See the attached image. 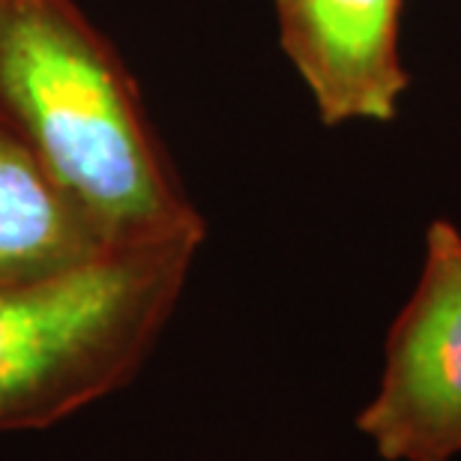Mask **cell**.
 <instances>
[{"label": "cell", "mask_w": 461, "mask_h": 461, "mask_svg": "<svg viewBox=\"0 0 461 461\" xmlns=\"http://www.w3.org/2000/svg\"><path fill=\"white\" fill-rule=\"evenodd\" d=\"M384 461L461 456V230L431 222L417 291L384 345V375L359 411Z\"/></svg>", "instance_id": "3957f363"}, {"label": "cell", "mask_w": 461, "mask_h": 461, "mask_svg": "<svg viewBox=\"0 0 461 461\" xmlns=\"http://www.w3.org/2000/svg\"><path fill=\"white\" fill-rule=\"evenodd\" d=\"M105 246L0 117V282L42 279L94 261Z\"/></svg>", "instance_id": "5b68a950"}, {"label": "cell", "mask_w": 461, "mask_h": 461, "mask_svg": "<svg viewBox=\"0 0 461 461\" xmlns=\"http://www.w3.org/2000/svg\"><path fill=\"white\" fill-rule=\"evenodd\" d=\"M204 234L114 246L0 282V431H36L132 381L174 315Z\"/></svg>", "instance_id": "7a4b0ae2"}, {"label": "cell", "mask_w": 461, "mask_h": 461, "mask_svg": "<svg viewBox=\"0 0 461 461\" xmlns=\"http://www.w3.org/2000/svg\"><path fill=\"white\" fill-rule=\"evenodd\" d=\"M9 4V0H0V13H4V6Z\"/></svg>", "instance_id": "8992f818"}, {"label": "cell", "mask_w": 461, "mask_h": 461, "mask_svg": "<svg viewBox=\"0 0 461 461\" xmlns=\"http://www.w3.org/2000/svg\"><path fill=\"white\" fill-rule=\"evenodd\" d=\"M288 60L327 126L395 117L408 72L399 60L402 0H273Z\"/></svg>", "instance_id": "277c9868"}, {"label": "cell", "mask_w": 461, "mask_h": 461, "mask_svg": "<svg viewBox=\"0 0 461 461\" xmlns=\"http://www.w3.org/2000/svg\"><path fill=\"white\" fill-rule=\"evenodd\" d=\"M0 117L105 246L204 234L126 63L76 0L4 6Z\"/></svg>", "instance_id": "6da1fadb"}]
</instances>
